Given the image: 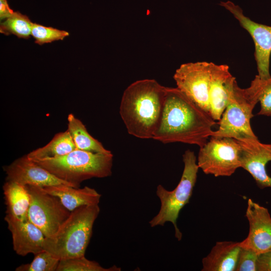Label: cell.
<instances>
[{
    "label": "cell",
    "instance_id": "obj_1",
    "mask_svg": "<svg viewBox=\"0 0 271 271\" xmlns=\"http://www.w3.org/2000/svg\"><path fill=\"white\" fill-rule=\"evenodd\" d=\"M216 123L209 113L177 87H166L161 117L152 139L201 148L212 136Z\"/></svg>",
    "mask_w": 271,
    "mask_h": 271
},
{
    "label": "cell",
    "instance_id": "obj_2",
    "mask_svg": "<svg viewBox=\"0 0 271 271\" xmlns=\"http://www.w3.org/2000/svg\"><path fill=\"white\" fill-rule=\"evenodd\" d=\"M166 87L154 79H142L124 91L119 114L127 132L141 139H153L163 111Z\"/></svg>",
    "mask_w": 271,
    "mask_h": 271
},
{
    "label": "cell",
    "instance_id": "obj_3",
    "mask_svg": "<svg viewBox=\"0 0 271 271\" xmlns=\"http://www.w3.org/2000/svg\"><path fill=\"white\" fill-rule=\"evenodd\" d=\"M99 212V204L82 206L71 211L56 233L45 237L44 250L60 260L85 255Z\"/></svg>",
    "mask_w": 271,
    "mask_h": 271
},
{
    "label": "cell",
    "instance_id": "obj_4",
    "mask_svg": "<svg viewBox=\"0 0 271 271\" xmlns=\"http://www.w3.org/2000/svg\"><path fill=\"white\" fill-rule=\"evenodd\" d=\"M57 178L79 188L84 181L112 174L113 155L76 149L64 156L31 159Z\"/></svg>",
    "mask_w": 271,
    "mask_h": 271
},
{
    "label": "cell",
    "instance_id": "obj_5",
    "mask_svg": "<svg viewBox=\"0 0 271 271\" xmlns=\"http://www.w3.org/2000/svg\"><path fill=\"white\" fill-rule=\"evenodd\" d=\"M228 99L227 106L218 123L217 130L211 136L228 137L237 140L257 137L250 126L252 111L258 102L254 92L249 86L241 88L232 76L228 85Z\"/></svg>",
    "mask_w": 271,
    "mask_h": 271
},
{
    "label": "cell",
    "instance_id": "obj_6",
    "mask_svg": "<svg viewBox=\"0 0 271 271\" xmlns=\"http://www.w3.org/2000/svg\"><path fill=\"white\" fill-rule=\"evenodd\" d=\"M183 161L184 167L181 178L174 190L169 191L161 185L158 186L156 194L160 200L161 207L158 213L149 221L152 227L171 222L178 240L181 239L182 233L177 227V220L181 210L189 203L192 195L199 169L193 151H186L183 155Z\"/></svg>",
    "mask_w": 271,
    "mask_h": 271
},
{
    "label": "cell",
    "instance_id": "obj_7",
    "mask_svg": "<svg viewBox=\"0 0 271 271\" xmlns=\"http://www.w3.org/2000/svg\"><path fill=\"white\" fill-rule=\"evenodd\" d=\"M240 151V145L236 139L211 136L200 148L197 164L206 174L230 176L241 167Z\"/></svg>",
    "mask_w": 271,
    "mask_h": 271
},
{
    "label": "cell",
    "instance_id": "obj_8",
    "mask_svg": "<svg viewBox=\"0 0 271 271\" xmlns=\"http://www.w3.org/2000/svg\"><path fill=\"white\" fill-rule=\"evenodd\" d=\"M30 197L28 220L38 227L46 237L54 235L71 211L55 196L42 187L26 186Z\"/></svg>",
    "mask_w": 271,
    "mask_h": 271
},
{
    "label": "cell",
    "instance_id": "obj_9",
    "mask_svg": "<svg viewBox=\"0 0 271 271\" xmlns=\"http://www.w3.org/2000/svg\"><path fill=\"white\" fill-rule=\"evenodd\" d=\"M212 64L205 61L184 63L176 70L173 76L177 87L208 113Z\"/></svg>",
    "mask_w": 271,
    "mask_h": 271
},
{
    "label": "cell",
    "instance_id": "obj_10",
    "mask_svg": "<svg viewBox=\"0 0 271 271\" xmlns=\"http://www.w3.org/2000/svg\"><path fill=\"white\" fill-rule=\"evenodd\" d=\"M221 5L238 21L251 37L254 44V57L258 77L262 79L271 77L269 73L271 54V26L254 22L245 16L242 10L230 2Z\"/></svg>",
    "mask_w": 271,
    "mask_h": 271
},
{
    "label": "cell",
    "instance_id": "obj_11",
    "mask_svg": "<svg viewBox=\"0 0 271 271\" xmlns=\"http://www.w3.org/2000/svg\"><path fill=\"white\" fill-rule=\"evenodd\" d=\"M245 216L249 230L246 238L239 242L240 247L258 255L270 249L271 216L267 209L249 199Z\"/></svg>",
    "mask_w": 271,
    "mask_h": 271
},
{
    "label": "cell",
    "instance_id": "obj_12",
    "mask_svg": "<svg viewBox=\"0 0 271 271\" xmlns=\"http://www.w3.org/2000/svg\"><path fill=\"white\" fill-rule=\"evenodd\" d=\"M238 141L241 146V168L249 173L260 189L271 187V177L266 171V165L271 161L270 144L261 143L257 137Z\"/></svg>",
    "mask_w": 271,
    "mask_h": 271
},
{
    "label": "cell",
    "instance_id": "obj_13",
    "mask_svg": "<svg viewBox=\"0 0 271 271\" xmlns=\"http://www.w3.org/2000/svg\"><path fill=\"white\" fill-rule=\"evenodd\" d=\"M6 181L21 185L45 187L58 185L71 184L61 180L49 171L29 159L27 155L22 157L4 167Z\"/></svg>",
    "mask_w": 271,
    "mask_h": 271
},
{
    "label": "cell",
    "instance_id": "obj_14",
    "mask_svg": "<svg viewBox=\"0 0 271 271\" xmlns=\"http://www.w3.org/2000/svg\"><path fill=\"white\" fill-rule=\"evenodd\" d=\"M5 220L12 234L13 249L17 254L36 255L44 250L43 242L46 237L35 225L28 220H21L8 214Z\"/></svg>",
    "mask_w": 271,
    "mask_h": 271
},
{
    "label": "cell",
    "instance_id": "obj_15",
    "mask_svg": "<svg viewBox=\"0 0 271 271\" xmlns=\"http://www.w3.org/2000/svg\"><path fill=\"white\" fill-rule=\"evenodd\" d=\"M233 76L226 64L214 63L211 68L209 85V113L214 120L219 121L227 106L228 85Z\"/></svg>",
    "mask_w": 271,
    "mask_h": 271
},
{
    "label": "cell",
    "instance_id": "obj_16",
    "mask_svg": "<svg viewBox=\"0 0 271 271\" xmlns=\"http://www.w3.org/2000/svg\"><path fill=\"white\" fill-rule=\"evenodd\" d=\"M241 249L239 242L217 241L202 259V271H235Z\"/></svg>",
    "mask_w": 271,
    "mask_h": 271
},
{
    "label": "cell",
    "instance_id": "obj_17",
    "mask_svg": "<svg viewBox=\"0 0 271 271\" xmlns=\"http://www.w3.org/2000/svg\"><path fill=\"white\" fill-rule=\"evenodd\" d=\"M47 193L58 197L70 211L82 206L99 204L101 195L94 188H76L66 185L42 187Z\"/></svg>",
    "mask_w": 271,
    "mask_h": 271
},
{
    "label": "cell",
    "instance_id": "obj_18",
    "mask_svg": "<svg viewBox=\"0 0 271 271\" xmlns=\"http://www.w3.org/2000/svg\"><path fill=\"white\" fill-rule=\"evenodd\" d=\"M3 190L6 214L21 220H28L30 197L26 186L15 182L6 181Z\"/></svg>",
    "mask_w": 271,
    "mask_h": 271
},
{
    "label": "cell",
    "instance_id": "obj_19",
    "mask_svg": "<svg viewBox=\"0 0 271 271\" xmlns=\"http://www.w3.org/2000/svg\"><path fill=\"white\" fill-rule=\"evenodd\" d=\"M68 129L76 149L94 153H109L102 144L92 137L83 122L70 113L67 117Z\"/></svg>",
    "mask_w": 271,
    "mask_h": 271
},
{
    "label": "cell",
    "instance_id": "obj_20",
    "mask_svg": "<svg viewBox=\"0 0 271 271\" xmlns=\"http://www.w3.org/2000/svg\"><path fill=\"white\" fill-rule=\"evenodd\" d=\"M76 149L68 130L57 133L45 146L27 154L30 159H44L64 156Z\"/></svg>",
    "mask_w": 271,
    "mask_h": 271
},
{
    "label": "cell",
    "instance_id": "obj_21",
    "mask_svg": "<svg viewBox=\"0 0 271 271\" xmlns=\"http://www.w3.org/2000/svg\"><path fill=\"white\" fill-rule=\"evenodd\" d=\"M32 23L27 16L14 12L1 23L0 32L6 35L13 34L19 38L28 39L31 35Z\"/></svg>",
    "mask_w": 271,
    "mask_h": 271
},
{
    "label": "cell",
    "instance_id": "obj_22",
    "mask_svg": "<svg viewBox=\"0 0 271 271\" xmlns=\"http://www.w3.org/2000/svg\"><path fill=\"white\" fill-rule=\"evenodd\" d=\"M115 265L109 268L101 266L97 262L88 259L85 255L60 259L56 271H119Z\"/></svg>",
    "mask_w": 271,
    "mask_h": 271
},
{
    "label": "cell",
    "instance_id": "obj_23",
    "mask_svg": "<svg viewBox=\"0 0 271 271\" xmlns=\"http://www.w3.org/2000/svg\"><path fill=\"white\" fill-rule=\"evenodd\" d=\"M250 86L260 102V109L257 115L271 116V77L262 79L256 75Z\"/></svg>",
    "mask_w": 271,
    "mask_h": 271
},
{
    "label": "cell",
    "instance_id": "obj_24",
    "mask_svg": "<svg viewBox=\"0 0 271 271\" xmlns=\"http://www.w3.org/2000/svg\"><path fill=\"white\" fill-rule=\"evenodd\" d=\"M30 263L23 264L16 271H56L60 259L50 252L44 250L35 255Z\"/></svg>",
    "mask_w": 271,
    "mask_h": 271
},
{
    "label": "cell",
    "instance_id": "obj_25",
    "mask_svg": "<svg viewBox=\"0 0 271 271\" xmlns=\"http://www.w3.org/2000/svg\"><path fill=\"white\" fill-rule=\"evenodd\" d=\"M69 35L68 32L64 30L32 23L31 35L35 39V43L40 45L55 41L63 40Z\"/></svg>",
    "mask_w": 271,
    "mask_h": 271
},
{
    "label": "cell",
    "instance_id": "obj_26",
    "mask_svg": "<svg viewBox=\"0 0 271 271\" xmlns=\"http://www.w3.org/2000/svg\"><path fill=\"white\" fill-rule=\"evenodd\" d=\"M258 256L254 251L241 247L235 271H257Z\"/></svg>",
    "mask_w": 271,
    "mask_h": 271
},
{
    "label": "cell",
    "instance_id": "obj_27",
    "mask_svg": "<svg viewBox=\"0 0 271 271\" xmlns=\"http://www.w3.org/2000/svg\"><path fill=\"white\" fill-rule=\"evenodd\" d=\"M257 271H271V249L258 255Z\"/></svg>",
    "mask_w": 271,
    "mask_h": 271
},
{
    "label": "cell",
    "instance_id": "obj_28",
    "mask_svg": "<svg viewBox=\"0 0 271 271\" xmlns=\"http://www.w3.org/2000/svg\"><path fill=\"white\" fill-rule=\"evenodd\" d=\"M14 12L10 8L7 0L0 1V19H7Z\"/></svg>",
    "mask_w": 271,
    "mask_h": 271
},
{
    "label": "cell",
    "instance_id": "obj_29",
    "mask_svg": "<svg viewBox=\"0 0 271 271\" xmlns=\"http://www.w3.org/2000/svg\"><path fill=\"white\" fill-rule=\"evenodd\" d=\"M270 148H271V144H270Z\"/></svg>",
    "mask_w": 271,
    "mask_h": 271
},
{
    "label": "cell",
    "instance_id": "obj_30",
    "mask_svg": "<svg viewBox=\"0 0 271 271\" xmlns=\"http://www.w3.org/2000/svg\"><path fill=\"white\" fill-rule=\"evenodd\" d=\"M0 1H3V0H0Z\"/></svg>",
    "mask_w": 271,
    "mask_h": 271
}]
</instances>
